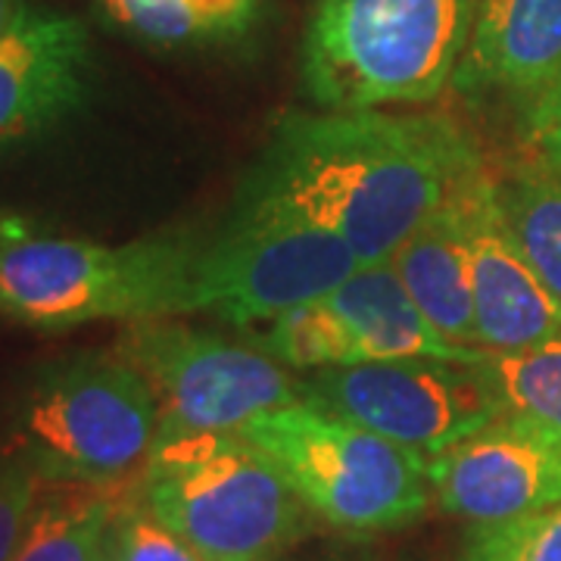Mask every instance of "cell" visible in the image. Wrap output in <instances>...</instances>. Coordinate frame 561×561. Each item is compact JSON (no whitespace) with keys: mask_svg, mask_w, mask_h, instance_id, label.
<instances>
[{"mask_svg":"<svg viewBox=\"0 0 561 561\" xmlns=\"http://www.w3.org/2000/svg\"><path fill=\"white\" fill-rule=\"evenodd\" d=\"M478 160L446 116L324 110L280 122L256 175L375 265L390 262Z\"/></svg>","mask_w":561,"mask_h":561,"instance_id":"obj_1","label":"cell"},{"mask_svg":"<svg viewBox=\"0 0 561 561\" xmlns=\"http://www.w3.org/2000/svg\"><path fill=\"white\" fill-rule=\"evenodd\" d=\"M474 0H321L302 79L324 110L419 106L453 84Z\"/></svg>","mask_w":561,"mask_h":561,"instance_id":"obj_2","label":"cell"},{"mask_svg":"<svg viewBox=\"0 0 561 561\" xmlns=\"http://www.w3.org/2000/svg\"><path fill=\"white\" fill-rule=\"evenodd\" d=\"M135 496L206 561H280L312 518L278 468L241 434L160 440Z\"/></svg>","mask_w":561,"mask_h":561,"instance_id":"obj_3","label":"cell"},{"mask_svg":"<svg viewBox=\"0 0 561 561\" xmlns=\"http://www.w3.org/2000/svg\"><path fill=\"white\" fill-rule=\"evenodd\" d=\"M250 440L280 471L306 512L343 534H383L427 512V459L300 397L243 424Z\"/></svg>","mask_w":561,"mask_h":561,"instance_id":"obj_4","label":"cell"},{"mask_svg":"<svg viewBox=\"0 0 561 561\" xmlns=\"http://www.w3.org/2000/svg\"><path fill=\"white\" fill-rule=\"evenodd\" d=\"M197 247L28 234L0 247V316L41 331L91 321L172 319L191 306Z\"/></svg>","mask_w":561,"mask_h":561,"instance_id":"obj_5","label":"cell"},{"mask_svg":"<svg viewBox=\"0 0 561 561\" xmlns=\"http://www.w3.org/2000/svg\"><path fill=\"white\" fill-rule=\"evenodd\" d=\"M359 265L334 228L253 175L225 231L197 250L187 312L260 328L328 297Z\"/></svg>","mask_w":561,"mask_h":561,"instance_id":"obj_6","label":"cell"},{"mask_svg":"<svg viewBox=\"0 0 561 561\" xmlns=\"http://www.w3.org/2000/svg\"><path fill=\"white\" fill-rule=\"evenodd\" d=\"M20 440L41 478L125 486L160 443V412L147 381L116 353L76 356L28 390Z\"/></svg>","mask_w":561,"mask_h":561,"instance_id":"obj_7","label":"cell"},{"mask_svg":"<svg viewBox=\"0 0 561 561\" xmlns=\"http://www.w3.org/2000/svg\"><path fill=\"white\" fill-rule=\"evenodd\" d=\"M116 356L147 381L160 440L238 434L243 424L300 400V381L256 343H238L172 319L128 321Z\"/></svg>","mask_w":561,"mask_h":561,"instance_id":"obj_8","label":"cell"},{"mask_svg":"<svg viewBox=\"0 0 561 561\" xmlns=\"http://www.w3.org/2000/svg\"><path fill=\"white\" fill-rule=\"evenodd\" d=\"M253 343L287 368L319 371L387 359H481V346L446 341L421 316L390 262L359 265L328 297L256 328Z\"/></svg>","mask_w":561,"mask_h":561,"instance_id":"obj_9","label":"cell"},{"mask_svg":"<svg viewBox=\"0 0 561 561\" xmlns=\"http://www.w3.org/2000/svg\"><path fill=\"white\" fill-rule=\"evenodd\" d=\"M302 397L424 459L456 446L505 412L481 365L387 359L306 371Z\"/></svg>","mask_w":561,"mask_h":561,"instance_id":"obj_10","label":"cell"},{"mask_svg":"<svg viewBox=\"0 0 561 561\" xmlns=\"http://www.w3.org/2000/svg\"><path fill=\"white\" fill-rule=\"evenodd\" d=\"M440 512L493 524L561 502V434L540 421L502 412L471 437L427 459Z\"/></svg>","mask_w":561,"mask_h":561,"instance_id":"obj_11","label":"cell"},{"mask_svg":"<svg viewBox=\"0 0 561 561\" xmlns=\"http://www.w3.org/2000/svg\"><path fill=\"white\" fill-rule=\"evenodd\" d=\"M468 234L474 324L481 350H524L561 337V300L549 294L515 238L502 187L478 160L453 184Z\"/></svg>","mask_w":561,"mask_h":561,"instance_id":"obj_12","label":"cell"},{"mask_svg":"<svg viewBox=\"0 0 561 561\" xmlns=\"http://www.w3.org/2000/svg\"><path fill=\"white\" fill-rule=\"evenodd\" d=\"M91 44L79 20L22 10L0 38V147L76 113L88 94Z\"/></svg>","mask_w":561,"mask_h":561,"instance_id":"obj_13","label":"cell"},{"mask_svg":"<svg viewBox=\"0 0 561 561\" xmlns=\"http://www.w3.org/2000/svg\"><path fill=\"white\" fill-rule=\"evenodd\" d=\"M561 79V0H474L453 88L461 98L540 101Z\"/></svg>","mask_w":561,"mask_h":561,"instance_id":"obj_14","label":"cell"},{"mask_svg":"<svg viewBox=\"0 0 561 561\" xmlns=\"http://www.w3.org/2000/svg\"><path fill=\"white\" fill-rule=\"evenodd\" d=\"M390 265L405 284L421 316L459 346H478L468 234L456 191L397 247Z\"/></svg>","mask_w":561,"mask_h":561,"instance_id":"obj_15","label":"cell"},{"mask_svg":"<svg viewBox=\"0 0 561 561\" xmlns=\"http://www.w3.org/2000/svg\"><path fill=\"white\" fill-rule=\"evenodd\" d=\"M125 486L41 478L38 500L10 561H98Z\"/></svg>","mask_w":561,"mask_h":561,"instance_id":"obj_16","label":"cell"},{"mask_svg":"<svg viewBox=\"0 0 561 561\" xmlns=\"http://www.w3.org/2000/svg\"><path fill=\"white\" fill-rule=\"evenodd\" d=\"M113 20L153 44H203L243 32L260 0H101Z\"/></svg>","mask_w":561,"mask_h":561,"instance_id":"obj_17","label":"cell"},{"mask_svg":"<svg viewBox=\"0 0 561 561\" xmlns=\"http://www.w3.org/2000/svg\"><path fill=\"white\" fill-rule=\"evenodd\" d=\"M478 365L496 387L505 412L561 434V337L524 350H481Z\"/></svg>","mask_w":561,"mask_h":561,"instance_id":"obj_18","label":"cell"},{"mask_svg":"<svg viewBox=\"0 0 561 561\" xmlns=\"http://www.w3.org/2000/svg\"><path fill=\"white\" fill-rule=\"evenodd\" d=\"M502 206L527 262L561 300V179L522 175L502 194Z\"/></svg>","mask_w":561,"mask_h":561,"instance_id":"obj_19","label":"cell"},{"mask_svg":"<svg viewBox=\"0 0 561 561\" xmlns=\"http://www.w3.org/2000/svg\"><path fill=\"white\" fill-rule=\"evenodd\" d=\"M459 561H561V502L522 518L474 524Z\"/></svg>","mask_w":561,"mask_h":561,"instance_id":"obj_20","label":"cell"},{"mask_svg":"<svg viewBox=\"0 0 561 561\" xmlns=\"http://www.w3.org/2000/svg\"><path fill=\"white\" fill-rule=\"evenodd\" d=\"M110 549L116 561H206L191 542L181 540L157 515H150L138 496L119 505L110 530Z\"/></svg>","mask_w":561,"mask_h":561,"instance_id":"obj_21","label":"cell"},{"mask_svg":"<svg viewBox=\"0 0 561 561\" xmlns=\"http://www.w3.org/2000/svg\"><path fill=\"white\" fill-rule=\"evenodd\" d=\"M41 474L28 461H0V561L13 559L38 500Z\"/></svg>","mask_w":561,"mask_h":561,"instance_id":"obj_22","label":"cell"},{"mask_svg":"<svg viewBox=\"0 0 561 561\" xmlns=\"http://www.w3.org/2000/svg\"><path fill=\"white\" fill-rule=\"evenodd\" d=\"M530 135L537 140L546 162L561 175V79L534 103Z\"/></svg>","mask_w":561,"mask_h":561,"instance_id":"obj_23","label":"cell"},{"mask_svg":"<svg viewBox=\"0 0 561 561\" xmlns=\"http://www.w3.org/2000/svg\"><path fill=\"white\" fill-rule=\"evenodd\" d=\"M32 234V221L13 216V213H0V247L16 243Z\"/></svg>","mask_w":561,"mask_h":561,"instance_id":"obj_24","label":"cell"},{"mask_svg":"<svg viewBox=\"0 0 561 561\" xmlns=\"http://www.w3.org/2000/svg\"><path fill=\"white\" fill-rule=\"evenodd\" d=\"M25 3L22 0H0V38L16 25V20L22 16Z\"/></svg>","mask_w":561,"mask_h":561,"instance_id":"obj_25","label":"cell"},{"mask_svg":"<svg viewBox=\"0 0 561 561\" xmlns=\"http://www.w3.org/2000/svg\"><path fill=\"white\" fill-rule=\"evenodd\" d=\"M309 561H365V559H356V556H328V559H309Z\"/></svg>","mask_w":561,"mask_h":561,"instance_id":"obj_26","label":"cell"},{"mask_svg":"<svg viewBox=\"0 0 561 561\" xmlns=\"http://www.w3.org/2000/svg\"><path fill=\"white\" fill-rule=\"evenodd\" d=\"M98 561H116V556H113V549H110V542H106V549H103V556Z\"/></svg>","mask_w":561,"mask_h":561,"instance_id":"obj_27","label":"cell"}]
</instances>
